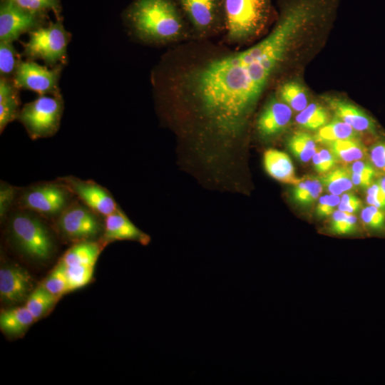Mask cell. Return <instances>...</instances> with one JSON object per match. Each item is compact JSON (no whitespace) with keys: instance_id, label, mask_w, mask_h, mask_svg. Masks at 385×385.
<instances>
[{"instance_id":"obj_10","label":"cell","mask_w":385,"mask_h":385,"mask_svg":"<svg viewBox=\"0 0 385 385\" xmlns=\"http://www.w3.org/2000/svg\"><path fill=\"white\" fill-rule=\"evenodd\" d=\"M61 70L60 66L48 69L31 61H21L13 81L18 88L30 90L39 95H54L59 93Z\"/></svg>"},{"instance_id":"obj_43","label":"cell","mask_w":385,"mask_h":385,"mask_svg":"<svg viewBox=\"0 0 385 385\" xmlns=\"http://www.w3.org/2000/svg\"><path fill=\"white\" fill-rule=\"evenodd\" d=\"M378 183H379V184L380 185V186H381V188H382V190H384V192H385V176L381 178L378 180Z\"/></svg>"},{"instance_id":"obj_13","label":"cell","mask_w":385,"mask_h":385,"mask_svg":"<svg viewBox=\"0 0 385 385\" xmlns=\"http://www.w3.org/2000/svg\"><path fill=\"white\" fill-rule=\"evenodd\" d=\"M32 288V277L23 267L16 265L1 267L0 297L5 303L14 304L26 300Z\"/></svg>"},{"instance_id":"obj_33","label":"cell","mask_w":385,"mask_h":385,"mask_svg":"<svg viewBox=\"0 0 385 385\" xmlns=\"http://www.w3.org/2000/svg\"><path fill=\"white\" fill-rule=\"evenodd\" d=\"M20 189L4 181L0 184V219L4 222L8 218L14 203L16 202Z\"/></svg>"},{"instance_id":"obj_23","label":"cell","mask_w":385,"mask_h":385,"mask_svg":"<svg viewBox=\"0 0 385 385\" xmlns=\"http://www.w3.org/2000/svg\"><path fill=\"white\" fill-rule=\"evenodd\" d=\"M327 145L336 159L345 163L359 160L365 154L364 148L357 138L339 140Z\"/></svg>"},{"instance_id":"obj_20","label":"cell","mask_w":385,"mask_h":385,"mask_svg":"<svg viewBox=\"0 0 385 385\" xmlns=\"http://www.w3.org/2000/svg\"><path fill=\"white\" fill-rule=\"evenodd\" d=\"M35 321L36 319L26 306L2 311L0 314L1 329L10 335L19 334L26 331Z\"/></svg>"},{"instance_id":"obj_2","label":"cell","mask_w":385,"mask_h":385,"mask_svg":"<svg viewBox=\"0 0 385 385\" xmlns=\"http://www.w3.org/2000/svg\"><path fill=\"white\" fill-rule=\"evenodd\" d=\"M125 19L133 35L146 43H175L192 35L175 0H134Z\"/></svg>"},{"instance_id":"obj_39","label":"cell","mask_w":385,"mask_h":385,"mask_svg":"<svg viewBox=\"0 0 385 385\" xmlns=\"http://www.w3.org/2000/svg\"><path fill=\"white\" fill-rule=\"evenodd\" d=\"M370 158L375 168L385 172V143L374 145L371 149Z\"/></svg>"},{"instance_id":"obj_27","label":"cell","mask_w":385,"mask_h":385,"mask_svg":"<svg viewBox=\"0 0 385 385\" xmlns=\"http://www.w3.org/2000/svg\"><path fill=\"white\" fill-rule=\"evenodd\" d=\"M58 298L49 293L42 286L31 292L26 300V307L36 320L43 317L56 302Z\"/></svg>"},{"instance_id":"obj_35","label":"cell","mask_w":385,"mask_h":385,"mask_svg":"<svg viewBox=\"0 0 385 385\" xmlns=\"http://www.w3.org/2000/svg\"><path fill=\"white\" fill-rule=\"evenodd\" d=\"M361 218L366 227L374 230H380L385 226L384 211L373 205L361 210Z\"/></svg>"},{"instance_id":"obj_22","label":"cell","mask_w":385,"mask_h":385,"mask_svg":"<svg viewBox=\"0 0 385 385\" xmlns=\"http://www.w3.org/2000/svg\"><path fill=\"white\" fill-rule=\"evenodd\" d=\"M279 98L293 111L300 112L308 106L307 89L301 83L289 81L284 83L279 89Z\"/></svg>"},{"instance_id":"obj_30","label":"cell","mask_w":385,"mask_h":385,"mask_svg":"<svg viewBox=\"0 0 385 385\" xmlns=\"http://www.w3.org/2000/svg\"><path fill=\"white\" fill-rule=\"evenodd\" d=\"M21 61L19 54L11 42L0 41V75L1 77L14 76Z\"/></svg>"},{"instance_id":"obj_32","label":"cell","mask_w":385,"mask_h":385,"mask_svg":"<svg viewBox=\"0 0 385 385\" xmlns=\"http://www.w3.org/2000/svg\"><path fill=\"white\" fill-rule=\"evenodd\" d=\"M356 223L357 219L353 214L337 210L332 215L330 230L336 235L351 234L356 231Z\"/></svg>"},{"instance_id":"obj_21","label":"cell","mask_w":385,"mask_h":385,"mask_svg":"<svg viewBox=\"0 0 385 385\" xmlns=\"http://www.w3.org/2000/svg\"><path fill=\"white\" fill-rule=\"evenodd\" d=\"M358 138V132L346 123L336 118L317 130L314 136L316 141L329 143L344 139Z\"/></svg>"},{"instance_id":"obj_42","label":"cell","mask_w":385,"mask_h":385,"mask_svg":"<svg viewBox=\"0 0 385 385\" xmlns=\"http://www.w3.org/2000/svg\"><path fill=\"white\" fill-rule=\"evenodd\" d=\"M351 178L354 185L362 188H369L374 179L372 177L355 173H351Z\"/></svg>"},{"instance_id":"obj_31","label":"cell","mask_w":385,"mask_h":385,"mask_svg":"<svg viewBox=\"0 0 385 385\" xmlns=\"http://www.w3.org/2000/svg\"><path fill=\"white\" fill-rule=\"evenodd\" d=\"M64 267L68 279L69 292L86 286L93 278L95 266L76 265H64Z\"/></svg>"},{"instance_id":"obj_29","label":"cell","mask_w":385,"mask_h":385,"mask_svg":"<svg viewBox=\"0 0 385 385\" xmlns=\"http://www.w3.org/2000/svg\"><path fill=\"white\" fill-rule=\"evenodd\" d=\"M41 286L58 299L69 292L66 270L62 262H58Z\"/></svg>"},{"instance_id":"obj_25","label":"cell","mask_w":385,"mask_h":385,"mask_svg":"<svg viewBox=\"0 0 385 385\" xmlns=\"http://www.w3.org/2000/svg\"><path fill=\"white\" fill-rule=\"evenodd\" d=\"M295 120L301 128L315 130H319L328 123L329 114L322 106L317 103H312L298 113Z\"/></svg>"},{"instance_id":"obj_24","label":"cell","mask_w":385,"mask_h":385,"mask_svg":"<svg viewBox=\"0 0 385 385\" xmlns=\"http://www.w3.org/2000/svg\"><path fill=\"white\" fill-rule=\"evenodd\" d=\"M287 147L295 157L304 163L311 160L317 151L315 138L303 131L292 134L287 140Z\"/></svg>"},{"instance_id":"obj_16","label":"cell","mask_w":385,"mask_h":385,"mask_svg":"<svg viewBox=\"0 0 385 385\" xmlns=\"http://www.w3.org/2000/svg\"><path fill=\"white\" fill-rule=\"evenodd\" d=\"M327 101L336 117L358 133H372L375 130L374 120L358 106L337 98H327Z\"/></svg>"},{"instance_id":"obj_41","label":"cell","mask_w":385,"mask_h":385,"mask_svg":"<svg viewBox=\"0 0 385 385\" xmlns=\"http://www.w3.org/2000/svg\"><path fill=\"white\" fill-rule=\"evenodd\" d=\"M324 173L329 171L336 163V158L332 152L327 149H322L319 151Z\"/></svg>"},{"instance_id":"obj_40","label":"cell","mask_w":385,"mask_h":385,"mask_svg":"<svg viewBox=\"0 0 385 385\" xmlns=\"http://www.w3.org/2000/svg\"><path fill=\"white\" fill-rule=\"evenodd\" d=\"M350 172L368 175L372 178H374L376 174L373 165L364 161H361L360 160L353 162L350 168Z\"/></svg>"},{"instance_id":"obj_7","label":"cell","mask_w":385,"mask_h":385,"mask_svg":"<svg viewBox=\"0 0 385 385\" xmlns=\"http://www.w3.org/2000/svg\"><path fill=\"white\" fill-rule=\"evenodd\" d=\"M56 226L59 234L68 241H95L102 237L104 220L80 200H73L56 219Z\"/></svg>"},{"instance_id":"obj_19","label":"cell","mask_w":385,"mask_h":385,"mask_svg":"<svg viewBox=\"0 0 385 385\" xmlns=\"http://www.w3.org/2000/svg\"><path fill=\"white\" fill-rule=\"evenodd\" d=\"M101 250L96 241H85L75 243L62 256L60 262L64 265L95 266Z\"/></svg>"},{"instance_id":"obj_9","label":"cell","mask_w":385,"mask_h":385,"mask_svg":"<svg viewBox=\"0 0 385 385\" xmlns=\"http://www.w3.org/2000/svg\"><path fill=\"white\" fill-rule=\"evenodd\" d=\"M192 34L207 38L225 31V0H175Z\"/></svg>"},{"instance_id":"obj_28","label":"cell","mask_w":385,"mask_h":385,"mask_svg":"<svg viewBox=\"0 0 385 385\" xmlns=\"http://www.w3.org/2000/svg\"><path fill=\"white\" fill-rule=\"evenodd\" d=\"M292 197L299 204L308 205L316 201L323 190L320 180L307 179L294 185Z\"/></svg>"},{"instance_id":"obj_12","label":"cell","mask_w":385,"mask_h":385,"mask_svg":"<svg viewBox=\"0 0 385 385\" xmlns=\"http://www.w3.org/2000/svg\"><path fill=\"white\" fill-rule=\"evenodd\" d=\"M41 15L26 11L9 0L0 6V41L13 42L26 32L41 26Z\"/></svg>"},{"instance_id":"obj_6","label":"cell","mask_w":385,"mask_h":385,"mask_svg":"<svg viewBox=\"0 0 385 385\" xmlns=\"http://www.w3.org/2000/svg\"><path fill=\"white\" fill-rule=\"evenodd\" d=\"M63 110L60 93L40 95L23 106L18 118L33 140L48 138L58 130Z\"/></svg>"},{"instance_id":"obj_15","label":"cell","mask_w":385,"mask_h":385,"mask_svg":"<svg viewBox=\"0 0 385 385\" xmlns=\"http://www.w3.org/2000/svg\"><path fill=\"white\" fill-rule=\"evenodd\" d=\"M292 111L280 98L272 97L258 116V132L264 137H271L279 133L289 125Z\"/></svg>"},{"instance_id":"obj_38","label":"cell","mask_w":385,"mask_h":385,"mask_svg":"<svg viewBox=\"0 0 385 385\" xmlns=\"http://www.w3.org/2000/svg\"><path fill=\"white\" fill-rule=\"evenodd\" d=\"M361 206L360 199L352 193H345L341 197L338 210L353 214Z\"/></svg>"},{"instance_id":"obj_5","label":"cell","mask_w":385,"mask_h":385,"mask_svg":"<svg viewBox=\"0 0 385 385\" xmlns=\"http://www.w3.org/2000/svg\"><path fill=\"white\" fill-rule=\"evenodd\" d=\"M74 195L62 182L44 183L19 191L18 208L34 212L43 218L56 219L72 202Z\"/></svg>"},{"instance_id":"obj_34","label":"cell","mask_w":385,"mask_h":385,"mask_svg":"<svg viewBox=\"0 0 385 385\" xmlns=\"http://www.w3.org/2000/svg\"><path fill=\"white\" fill-rule=\"evenodd\" d=\"M20 8L41 15L47 11L58 13L59 9L58 0H9Z\"/></svg>"},{"instance_id":"obj_26","label":"cell","mask_w":385,"mask_h":385,"mask_svg":"<svg viewBox=\"0 0 385 385\" xmlns=\"http://www.w3.org/2000/svg\"><path fill=\"white\" fill-rule=\"evenodd\" d=\"M320 181L330 194L340 195L352 189L351 172L344 168H337L328 171L320 178Z\"/></svg>"},{"instance_id":"obj_36","label":"cell","mask_w":385,"mask_h":385,"mask_svg":"<svg viewBox=\"0 0 385 385\" xmlns=\"http://www.w3.org/2000/svg\"><path fill=\"white\" fill-rule=\"evenodd\" d=\"M341 197L337 195H325L322 196L316 207V214L319 217L332 215L338 207Z\"/></svg>"},{"instance_id":"obj_4","label":"cell","mask_w":385,"mask_h":385,"mask_svg":"<svg viewBox=\"0 0 385 385\" xmlns=\"http://www.w3.org/2000/svg\"><path fill=\"white\" fill-rule=\"evenodd\" d=\"M8 217V235L19 252L37 261H45L51 257L55 245L43 217L20 208L12 212Z\"/></svg>"},{"instance_id":"obj_8","label":"cell","mask_w":385,"mask_h":385,"mask_svg":"<svg viewBox=\"0 0 385 385\" xmlns=\"http://www.w3.org/2000/svg\"><path fill=\"white\" fill-rule=\"evenodd\" d=\"M70 34L59 21L39 26L29 32L24 54L30 59H41L50 66H60L66 60Z\"/></svg>"},{"instance_id":"obj_17","label":"cell","mask_w":385,"mask_h":385,"mask_svg":"<svg viewBox=\"0 0 385 385\" xmlns=\"http://www.w3.org/2000/svg\"><path fill=\"white\" fill-rule=\"evenodd\" d=\"M266 172L274 179L295 185L299 180L296 177L294 168L289 155L277 149H268L263 155Z\"/></svg>"},{"instance_id":"obj_14","label":"cell","mask_w":385,"mask_h":385,"mask_svg":"<svg viewBox=\"0 0 385 385\" xmlns=\"http://www.w3.org/2000/svg\"><path fill=\"white\" fill-rule=\"evenodd\" d=\"M101 238L104 244L117 240H131L145 245L150 240V237L137 227L119 207L104 217Z\"/></svg>"},{"instance_id":"obj_11","label":"cell","mask_w":385,"mask_h":385,"mask_svg":"<svg viewBox=\"0 0 385 385\" xmlns=\"http://www.w3.org/2000/svg\"><path fill=\"white\" fill-rule=\"evenodd\" d=\"M58 180L65 184L78 200L103 217L118 207L111 192L94 181L74 176L60 178Z\"/></svg>"},{"instance_id":"obj_18","label":"cell","mask_w":385,"mask_h":385,"mask_svg":"<svg viewBox=\"0 0 385 385\" xmlns=\"http://www.w3.org/2000/svg\"><path fill=\"white\" fill-rule=\"evenodd\" d=\"M18 88L13 79L1 77L0 78V130L18 118L20 112Z\"/></svg>"},{"instance_id":"obj_3","label":"cell","mask_w":385,"mask_h":385,"mask_svg":"<svg viewBox=\"0 0 385 385\" xmlns=\"http://www.w3.org/2000/svg\"><path fill=\"white\" fill-rule=\"evenodd\" d=\"M225 38L242 44L259 36L275 15L272 0H225Z\"/></svg>"},{"instance_id":"obj_1","label":"cell","mask_w":385,"mask_h":385,"mask_svg":"<svg viewBox=\"0 0 385 385\" xmlns=\"http://www.w3.org/2000/svg\"><path fill=\"white\" fill-rule=\"evenodd\" d=\"M283 62L261 41L184 70L170 90L195 112L204 131L233 138Z\"/></svg>"},{"instance_id":"obj_37","label":"cell","mask_w":385,"mask_h":385,"mask_svg":"<svg viewBox=\"0 0 385 385\" xmlns=\"http://www.w3.org/2000/svg\"><path fill=\"white\" fill-rule=\"evenodd\" d=\"M366 201L369 205L385 210V192L378 182L371 184L368 188Z\"/></svg>"}]
</instances>
